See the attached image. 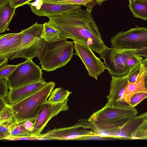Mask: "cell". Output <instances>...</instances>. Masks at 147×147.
Here are the masks:
<instances>
[{"mask_svg":"<svg viewBox=\"0 0 147 147\" xmlns=\"http://www.w3.org/2000/svg\"><path fill=\"white\" fill-rule=\"evenodd\" d=\"M48 23L60 32L59 38L72 39L100 55L107 48L91 12L82 9L48 17Z\"/></svg>","mask_w":147,"mask_h":147,"instance_id":"cell-1","label":"cell"},{"mask_svg":"<svg viewBox=\"0 0 147 147\" xmlns=\"http://www.w3.org/2000/svg\"><path fill=\"white\" fill-rule=\"evenodd\" d=\"M138 113L135 108H120L107 102L103 108L93 113L88 120L93 125L94 133L119 128Z\"/></svg>","mask_w":147,"mask_h":147,"instance_id":"cell-2","label":"cell"},{"mask_svg":"<svg viewBox=\"0 0 147 147\" xmlns=\"http://www.w3.org/2000/svg\"><path fill=\"white\" fill-rule=\"evenodd\" d=\"M55 84L50 82L39 90L16 103L10 104L17 123L27 121H34L41 107L54 89Z\"/></svg>","mask_w":147,"mask_h":147,"instance_id":"cell-3","label":"cell"},{"mask_svg":"<svg viewBox=\"0 0 147 147\" xmlns=\"http://www.w3.org/2000/svg\"><path fill=\"white\" fill-rule=\"evenodd\" d=\"M43 24L38 22L30 27L22 30L24 33L21 43L16 50L7 56L12 60L18 58L40 60L47 42L42 37Z\"/></svg>","mask_w":147,"mask_h":147,"instance_id":"cell-4","label":"cell"},{"mask_svg":"<svg viewBox=\"0 0 147 147\" xmlns=\"http://www.w3.org/2000/svg\"><path fill=\"white\" fill-rule=\"evenodd\" d=\"M67 38L47 42L40 60L42 70L53 71L65 65L73 56L74 43Z\"/></svg>","mask_w":147,"mask_h":147,"instance_id":"cell-5","label":"cell"},{"mask_svg":"<svg viewBox=\"0 0 147 147\" xmlns=\"http://www.w3.org/2000/svg\"><path fill=\"white\" fill-rule=\"evenodd\" d=\"M100 55L111 76L122 77L127 75L130 70L125 65L127 60L135 55L147 58V48L127 49L107 47Z\"/></svg>","mask_w":147,"mask_h":147,"instance_id":"cell-6","label":"cell"},{"mask_svg":"<svg viewBox=\"0 0 147 147\" xmlns=\"http://www.w3.org/2000/svg\"><path fill=\"white\" fill-rule=\"evenodd\" d=\"M42 69L32 59H27L19 65L7 78L10 90L44 80Z\"/></svg>","mask_w":147,"mask_h":147,"instance_id":"cell-7","label":"cell"},{"mask_svg":"<svg viewBox=\"0 0 147 147\" xmlns=\"http://www.w3.org/2000/svg\"><path fill=\"white\" fill-rule=\"evenodd\" d=\"M112 47L127 49L147 48V28L136 26L111 38Z\"/></svg>","mask_w":147,"mask_h":147,"instance_id":"cell-8","label":"cell"},{"mask_svg":"<svg viewBox=\"0 0 147 147\" xmlns=\"http://www.w3.org/2000/svg\"><path fill=\"white\" fill-rule=\"evenodd\" d=\"M90 128L91 125L88 120L80 119L75 125L71 127L55 129L47 133L40 134L41 137L49 138L51 140H76L88 135L94 134L93 130L79 129Z\"/></svg>","mask_w":147,"mask_h":147,"instance_id":"cell-9","label":"cell"},{"mask_svg":"<svg viewBox=\"0 0 147 147\" xmlns=\"http://www.w3.org/2000/svg\"><path fill=\"white\" fill-rule=\"evenodd\" d=\"M76 54L84 64L88 75L98 80V76L106 69L104 63L97 57L89 47L82 43L73 41Z\"/></svg>","mask_w":147,"mask_h":147,"instance_id":"cell-10","label":"cell"},{"mask_svg":"<svg viewBox=\"0 0 147 147\" xmlns=\"http://www.w3.org/2000/svg\"><path fill=\"white\" fill-rule=\"evenodd\" d=\"M68 100L56 104L50 103L47 101L43 103L34 121V128L31 137L39 136L50 120L60 112L69 109L67 104Z\"/></svg>","mask_w":147,"mask_h":147,"instance_id":"cell-11","label":"cell"},{"mask_svg":"<svg viewBox=\"0 0 147 147\" xmlns=\"http://www.w3.org/2000/svg\"><path fill=\"white\" fill-rule=\"evenodd\" d=\"M32 11L39 16L57 15L64 12L82 9L80 6L69 4H57L35 0L27 3Z\"/></svg>","mask_w":147,"mask_h":147,"instance_id":"cell-12","label":"cell"},{"mask_svg":"<svg viewBox=\"0 0 147 147\" xmlns=\"http://www.w3.org/2000/svg\"><path fill=\"white\" fill-rule=\"evenodd\" d=\"M146 113L131 118L120 127L111 130H102L96 134L117 139L132 140V134L145 120Z\"/></svg>","mask_w":147,"mask_h":147,"instance_id":"cell-13","label":"cell"},{"mask_svg":"<svg viewBox=\"0 0 147 147\" xmlns=\"http://www.w3.org/2000/svg\"><path fill=\"white\" fill-rule=\"evenodd\" d=\"M127 82V75L122 77L111 76L109 94L107 96L108 102L119 107L131 108L123 98Z\"/></svg>","mask_w":147,"mask_h":147,"instance_id":"cell-14","label":"cell"},{"mask_svg":"<svg viewBox=\"0 0 147 147\" xmlns=\"http://www.w3.org/2000/svg\"><path fill=\"white\" fill-rule=\"evenodd\" d=\"M45 80L9 90L6 99L8 104L20 101L34 94L47 85Z\"/></svg>","mask_w":147,"mask_h":147,"instance_id":"cell-15","label":"cell"},{"mask_svg":"<svg viewBox=\"0 0 147 147\" xmlns=\"http://www.w3.org/2000/svg\"><path fill=\"white\" fill-rule=\"evenodd\" d=\"M146 71L145 66L142 64L140 73L136 81L134 82L128 81L125 90L123 98L129 105L131 98L134 94L139 92H147L144 82Z\"/></svg>","mask_w":147,"mask_h":147,"instance_id":"cell-16","label":"cell"},{"mask_svg":"<svg viewBox=\"0 0 147 147\" xmlns=\"http://www.w3.org/2000/svg\"><path fill=\"white\" fill-rule=\"evenodd\" d=\"M16 8L12 7L8 0H0V33L7 28L15 14Z\"/></svg>","mask_w":147,"mask_h":147,"instance_id":"cell-17","label":"cell"},{"mask_svg":"<svg viewBox=\"0 0 147 147\" xmlns=\"http://www.w3.org/2000/svg\"><path fill=\"white\" fill-rule=\"evenodd\" d=\"M129 7L134 17L147 20V1H129Z\"/></svg>","mask_w":147,"mask_h":147,"instance_id":"cell-18","label":"cell"},{"mask_svg":"<svg viewBox=\"0 0 147 147\" xmlns=\"http://www.w3.org/2000/svg\"><path fill=\"white\" fill-rule=\"evenodd\" d=\"M24 35V33L22 30L19 33H16L5 45L0 49V55L7 56L14 51L20 45Z\"/></svg>","mask_w":147,"mask_h":147,"instance_id":"cell-19","label":"cell"},{"mask_svg":"<svg viewBox=\"0 0 147 147\" xmlns=\"http://www.w3.org/2000/svg\"><path fill=\"white\" fill-rule=\"evenodd\" d=\"M42 37L47 42L57 40L59 38L60 31L51 24L46 22L43 24Z\"/></svg>","mask_w":147,"mask_h":147,"instance_id":"cell-20","label":"cell"},{"mask_svg":"<svg viewBox=\"0 0 147 147\" xmlns=\"http://www.w3.org/2000/svg\"><path fill=\"white\" fill-rule=\"evenodd\" d=\"M71 93L62 87L57 88L53 90L47 101L53 104L63 102L68 99V97Z\"/></svg>","mask_w":147,"mask_h":147,"instance_id":"cell-21","label":"cell"},{"mask_svg":"<svg viewBox=\"0 0 147 147\" xmlns=\"http://www.w3.org/2000/svg\"><path fill=\"white\" fill-rule=\"evenodd\" d=\"M24 122L16 123L12 127L9 136L15 137H31L32 132L24 127Z\"/></svg>","mask_w":147,"mask_h":147,"instance_id":"cell-22","label":"cell"},{"mask_svg":"<svg viewBox=\"0 0 147 147\" xmlns=\"http://www.w3.org/2000/svg\"><path fill=\"white\" fill-rule=\"evenodd\" d=\"M16 123L13 117L8 121L0 123V140L10 135L11 129Z\"/></svg>","mask_w":147,"mask_h":147,"instance_id":"cell-23","label":"cell"},{"mask_svg":"<svg viewBox=\"0 0 147 147\" xmlns=\"http://www.w3.org/2000/svg\"><path fill=\"white\" fill-rule=\"evenodd\" d=\"M133 139H147V121L145 120L132 134Z\"/></svg>","mask_w":147,"mask_h":147,"instance_id":"cell-24","label":"cell"},{"mask_svg":"<svg viewBox=\"0 0 147 147\" xmlns=\"http://www.w3.org/2000/svg\"><path fill=\"white\" fill-rule=\"evenodd\" d=\"M20 63L16 65L6 64L0 67V77L7 78L8 77L19 65Z\"/></svg>","mask_w":147,"mask_h":147,"instance_id":"cell-25","label":"cell"},{"mask_svg":"<svg viewBox=\"0 0 147 147\" xmlns=\"http://www.w3.org/2000/svg\"><path fill=\"white\" fill-rule=\"evenodd\" d=\"M147 98V92H139L134 94L131 98L130 105L132 108L135 107L143 100Z\"/></svg>","mask_w":147,"mask_h":147,"instance_id":"cell-26","label":"cell"},{"mask_svg":"<svg viewBox=\"0 0 147 147\" xmlns=\"http://www.w3.org/2000/svg\"><path fill=\"white\" fill-rule=\"evenodd\" d=\"M13 116V111L10 104H8L0 112V123L8 121Z\"/></svg>","mask_w":147,"mask_h":147,"instance_id":"cell-27","label":"cell"},{"mask_svg":"<svg viewBox=\"0 0 147 147\" xmlns=\"http://www.w3.org/2000/svg\"><path fill=\"white\" fill-rule=\"evenodd\" d=\"M144 59L143 57L139 55H135L129 58L125 63L127 68L130 70L138 64L141 63Z\"/></svg>","mask_w":147,"mask_h":147,"instance_id":"cell-28","label":"cell"},{"mask_svg":"<svg viewBox=\"0 0 147 147\" xmlns=\"http://www.w3.org/2000/svg\"><path fill=\"white\" fill-rule=\"evenodd\" d=\"M115 139H117L112 137L94 134L78 138L76 140H110Z\"/></svg>","mask_w":147,"mask_h":147,"instance_id":"cell-29","label":"cell"},{"mask_svg":"<svg viewBox=\"0 0 147 147\" xmlns=\"http://www.w3.org/2000/svg\"><path fill=\"white\" fill-rule=\"evenodd\" d=\"M9 86L7 78L0 77V97L5 98L8 95Z\"/></svg>","mask_w":147,"mask_h":147,"instance_id":"cell-30","label":"cell"},{"mask_svg":"<svg viewBox=\"0 0 147 147\" xmlns=\"http://www.w3.org/2000/svg\"><path fill=\"white\" fill-rule=\"evenodd\" d=\"M142 64V63L138 64L130 70L127 75L128 81L134 82L136 81L140 73Z\"/></svg>","mask_w":147,"mask_h":147,"instance_id":"cell-31","label":"cell"},{"mask_svg":"<svg viewBox=\"0 0 147 147\" xmlns=\"http://www.w3.org/2000/svg\"><path fill=\"white\" fill-rule=\"evenodd\" d=\"M94 0H66L62 2V4H69L78 5L86 6L88 3Z\"/></svg>","mask_w":147,"mask_h":147,"instance_id":"cell-32","label":"cell"},{"mask_svg":"<svg viewBox=\"0 0 147 147\" xmlns=\"http://www.w3.org/2000/svg\"><path fill=\"white\" fill-rule=\"evenodd\" d=\"M40 136L37 137H15L11 136H8L3 139L8 140H39L40 138Z\"/></svg>","mask_w":147,"mask_h":147,"instance_id":"cell-33","label":"cell"},{"mask_svg":"<svg viewBox=\"0 0 147 147\" xmlns=\"http://www.w3.org/2000/svg\"><path fill=\"white\" fill-rule=\"evenodd\" d=\"M15 33H9L1 34L0 36V49L2 48L15 34Z\"/></svg>","mask_w":147,"mask_h":147,"instance_id":"cell-34","label":"cell"},{"mask_svg":"<svg viewBox=\"0 0 147 147\" xmlns=\"http://www.w3.org/2000/svg\"><path fill=\"white\" fill-rule=\"evenodd\" d=\"M11 6L16 9L17 7L27 4L31 0H8Z\"/></svg>","mask_w":147,"mask_h":147,"instance_id":"cell-35","label":"cell"},{"mask_svg":"<svg viewBox=\"0 0 147 147\" xmlns=\"http://www.w3.org/2000/svg\"><path fill=\"white\" fill-rule=\"evenodd\" d=\"M23 125L27 129L32 132V133L34 128V123L32 121H24Z\"/></svg>","mask_w":147,"mask_h":147,"instance_id":"cell-36","label":"cell"},{"mask_svg":"<svg viewBox=\"0 0 147 147\" xmlns=\"http://www.w3.org/2000/svg\"><path fill=\"white\" fill-rule=\"evenodd\" d=\"M142 64L145 67L146 69V74L144 78V82L146 89L147 90V57L144 59Z\"/></svg>","mask_w":147,"mask_h":147,"instance_id":"cell-37","label":"cell"},{"mask_svg":"<svg viewBox=\"0 0 147 147\" xmlns=\"http://www.w3.org/2000/svg\"><path fill=\"white\" fill-rule=\"evenodd\" d=\"M9 58L6 56L0 55V67L7 64Z\"/></svg>","mask_w":147,"mask_h":147,"instance_id":"cell-38","label":"cell"},{"mask_svg":"<svg viewBox=\"0 0 147 147\" xmlns=\"http://www.w3.org/2000/svg\"><path fill=\"white\" fill-rule=\"evenodd\" d=\"M8 104L6 99L0 97V112H1Z\"/></svg>","mask_w":147,"mask_h":147,"instance_id":"cell-39","label":"cell"},{"mask_svg":"<svg viewBox=\"0 0 147 147\" xmlns=\"http://www.w3.org/2000/svg\"><path fill=\"white\" fill-rule=\"evenodd\" d=\"M96 1L97 3L99 5H100L104 1L107 0H95Z\"/></svg>","mask_w":147,"mask_h":147,"instance_id":"cell-40","label":"cell"},{"mask_svg":"<svg viewBox=\"0 0 147 147\" xmlns=\"http://www.w3.org/2000/svg\"><path fill=\"white\" fill-rule=\"evenodd\" d=\"M145 120L147 121V112L146 113V115L145 117Z\"/></svg>","mask_w":147,"mask_h":147,"instance_id":"cell-41","label":"cell"},{"mask_svg":"<svg viewBox=\"0 0 147 147\" xmlns=\"http://www.w3.org/2000/svg\"><path fill=\"white\" fill-rule=\"evenodd\" d=\"M136 0L140 1H147V0Z\"/></svg>","mask_w":147,"mask_h":147,"instance_id":"cell-42","label":"cell"},{"mask_svg":"<svg viewBox=\"0 0 147 147\" xmlns=\"http://www.w3.org/2000/svg\"><path fill=\"white\" fill-rule=\"evenodd\" d=\"M129 1L130 0H129Z\"/></svg>","mask_w":147,"mask_h":147,"instance_id":"cell-43","label":"cell"}]
</instances>
